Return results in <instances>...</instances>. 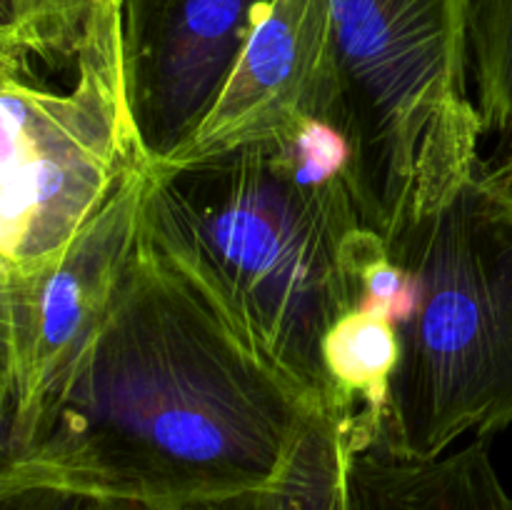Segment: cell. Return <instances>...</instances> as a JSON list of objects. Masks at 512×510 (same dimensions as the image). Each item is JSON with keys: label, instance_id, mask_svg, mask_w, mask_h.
Wrapping results in <instances>:
<instances>
[{"label": "cell", "instance_id": "cell-9", "mask_svg": "<svg viewBox=\"0 0 512 510\" xmlns=\"http://www.w3.org/2000/svg\"><path fill=\"white\" fill-rule=\"evenodd\" d=\"M345 510H512V495L483 438L435 458L370 445L345 455Z\"/></svg>", "mask_w": 512, "mask_h": 510}, {"label": "cell", "instance_id": "cell-14", "mask_svg": "<svg viewBox=\"0 0 512 510\" xmlns=\"http://www.w3.org/2000/svg\"><path fill=\"white\" fill-rule=\"evenodd\" d=\"M80 3H93V0H80Z\"/></svg>", "mask_w": 512, "mask_h": 510}, {"label": "cell", "instance_id": "cell-5", "mask_svg": "<svg viewBox=\"0 0 512 510\" xmlns=\"http://www.w3.org/2000/svg\"><path fill=\"white\" fill-rule=\"evenodd\" d=\"M0 103V278H23L148 163L128 105L123 0H98L65 40L0 48Z\"/></svg>", "mask_w": 512, "mask_h": 510}, {"label": "cell", "instance_id": "cell-11", "mask_svg": "<svg viewBox=\"0 0 512 510\" xmlns=\"http://www.w3.org/2000/svg\"><path fill=\"white\" fill-rule=\"evenodd\" d=\"M470 65L478 85L483 135L498 140L483 168L512 158V0H475L470 18Z\"/></svg>", "mask_w": 512, "mask_h": 510}, {"label": "cell", "instance_id": "cell-8", "mask_svg": "<svg viewBox=\"0 0 512 510\" xmlns=\"http://www.w3.org/2000/svg\"><path fill=\"white\" fill-rule=\"evenodd\" d=\"M333 110L328 0H273L208 118L168 163L288 140L313 120L333 123Z\"/></svg>", "mask_w": 512, "mask_h": 510}, {"label": "cell", "instance_id": "cell-2", "mask_svg": "<svg viewBox=\"0 0 512 510\" xmlns=\"http://www.w3.org/2000/svg\"><path fill=\"white\" fill-rule=\"evenodd\" d=\"M140 238L255 355L340 413L325 343L360 305L365 265L385 243L365 225L348 140L330 120L148 165Z\"/></svg>", "mask_w": 512, "mask_h": 510}, {"label": "cell", "instance_id": "cell-13", "mask_svg": "<svg viewBox=\"0 0 512 510\" xmlns=\"http://www.w3.org/2000/svg\"><path fill=\"white\" fill-rule=\"evenodd\" d=\"M485 183L495 190L498 195H503L512 208V158L503 160L498 165H490V168H480Z\"/></svg>", "mask_w": 512, "mask_h": 510}, {"label": "cell", "instance_id": "cell-4", "mask_svg": "<svg viewBox=\"0 0 512 510\" xmlns=\"http://www.w3.org/2000/svg\"><path fill=\"white\" fill-rule=\"evenodd\" d=\"M388 253L413 290L375 448L435 458L512 423V208L483 175Z\"/></svg>", "mask_w": 512, "mask_h": 510}, {"label": "cell", "instance_id": "cell-1", "mask_svg": "<svg viewBox=\"0 0 512 510\" xmlns=\"http://www.w3.org/2000/svg\"><path fill=\"white\" fill-rule=\"evenodd\" d=\"M320 413L140 238L95 338L3 440L0 488L178 510L278 483Z\"/></svg>", "mask_w": 512, "mask_h": 510}, {"label": "cell", "instance_id": "cell-12", "mask_svg": "<svg viewBox=\"0 0 512 510\" xmlns=\"http://www.w3.org/2000/svg\"><path fill=\"white\" fill-rule=\"evenodd\" d=\"M0 510H173L143 500L53 488V485H20L0 488Z\"/></svg>", "mask_w": 512, "mask_h": 510}, {"label": "cell", "instance_id": "cell-6", "mask_svg": "<svg viewBox=\"0 0 512 510\" xmlns=\"http://www.w3.org/2000/svg\"><path fill=\"white\" fill-rule=\"evenodd\" d=\"M145 178L148 163L118 185L53 263L23 278H0L3 440L25 428L113 310L140 250Z\"/></svg>", "mask_w": 512, "mask_h": 510}, {"label": "cell", "instance_id": "cell-7", "mask_svg": "<svg viewBox=\"0 0 512 510\" xmlns=\"http://www.w3.org/2000/svg\"><path fill=\"white\" fill-rule=\"evenodd\" d=\"M273 0H123L128 105L148 165L190 143Z\"/></svg>", "mask_w": 512, "mask_h": 510}, {"label": "cell", "instance_id": "cell-10", "mask_svg": "<svg viewBox=\"0 0 512 510\" xmlns=\"http://www.w3.org/2000/svg\"><path fill=\"white\" fill-rule=\"evenodd\" d=\"M350 415L323 410L305 433L278 483L178 510H345Z\"/></svg>", "mask_w": 512, "mask_h": 510}, {"label": "cell", "instance_id": "cell-3", "mask_svg": "<svg viewBox=\"0 0 512 510\" xmlns=\"http://www.w3.org/2000/svg\"><path fill=\"white\" fill-rule=\"evenodd\" d=\"M475 0H328L333 125L365 225L388 245L483 168L470 95Z\"/></svg>", "mask_w": 512, "mask_h": 510}]
</instances>
